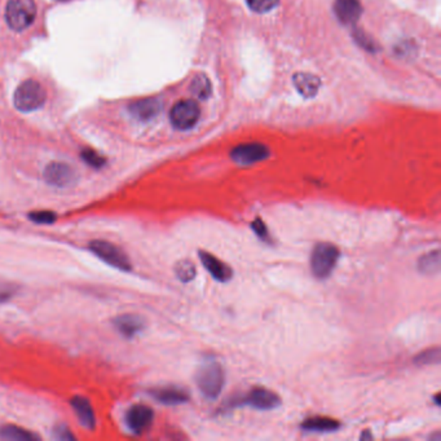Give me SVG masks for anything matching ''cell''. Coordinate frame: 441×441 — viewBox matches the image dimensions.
I'll list each match as a JSON object with an SVG mask.
<instances>
[{
    "mask_svg": "<svg viewBox=\"0 0 441 441\" xmlns=\"http://www.w3.org/2000/svg\"><path fill=\"white\" fill-rule=\"evenodd\" d=\"M440 266V251L439 250L428 252L418 259V271L420 274H427V276L439 274Z\"/></svg>",
    "mask_w": 441,
    "mask_h": 441,
    "instance_id": "19",
    "label": "cell"
},
{
    "mask_svg": "<svg viewBox=\"0 0 441 441\" xmlns=\"http://www.w3.org/2000/svg\"><path fill=\"white\" fill-rule=\"evenodd\" d=\"M231 157L236 163L249 166L266 160L269 157V149L263 144H245L234 147L232 150Z\"/></svg>",
    "mask_w": 441,
    "mask_h": 441,
    "instance_id": "10",
    "label": "cell"
},
{
    "mask_svg": "<svg viewBox=\"0 0 441 441\" xmlns=\"http://www.w3.org/2000/svg\"><path fill=\"white\" fill-rule=\"evenodd\" d=\"M199 259L202 261L206 271L211 274V277L214 280L219 281V282H228L233 277V271H232L231 266L225 264L224 261H222L210 252L201 250L199 251Z\"/></svg>",
    "mask_w": 441,
    "mask_h": 441,
    "instance_id": "11",
    "label": "cell"
},
{
    "mask_svg": "<svg viewBox=\"0 0 441 441\" xmlns=\"http://www.w3.org/2000/svg\"><path fill=\"white\" fill-rule=\"evenodd\" d=\"M36 6L34 0H9L6 9L8 26L14 31H24L34 22Z\"/></svg>",
    "mask_w": 441,
    "mask_h": 441,
    "instance_id": "4",
    "label": "cell"
},
{
    "mask_svg": "<svg viewBox=\"0 0 441 441\" xmlns=\"http://www.w3.org/2000/svg\"><path fill=\"white\" fill-rule=\"evenodd\" d=\"M190 91L193 92V95L198 98H207L211 95V83L210 81L207 79L206 76L203 74H198L194 77V79L192 81L190 84Z\"/></svg>",
    "mask_w": 441,
    "mask_h": 441,
    "instance_id": "21",
    "label": "cell"
},
{
    "mask_svg": "<svg viewBox=\"0 0 441 441\" xmlns=\"http://www.w3.org/2000/svg\"><path fill=\"white\" fill-rule=\"evenodd\" d=\"M44 180L48 182L49 185H53L57 188H66L71 184H74L77 179L76 170L63 163V162H52L44 170Z\"/></svg>",
    "mask_w": 441,
    "mask_h": 441,
    "instance_id": "8",
    "label": "cell"
},
{
    "mask_svg": "<svg viewBox=\"0 0 441 441\" xmlns=\"http://www.w3.org/2000/svg\"><path fill=\"white\" fill-rule=\"evenodd\" d=\"M55 434H56V439L58 440H74L76 437L71 435L69 428L65 427V426H60L55 430Z\"/></svg>",
    "mask_w": 441,
    "mask_h": 441,
    "instance_id": "29",
    "label": "cell"
},
{
    "mask_svg": "<svg viewBox=\"0 0 441 441\" xmlns=\"http://www.w3.org/2000/svg\"><path fill=\"white\" fill-rule=\"evenodd\" d=\"M336 17L343 24L356 22L361 14L360 0H336L334 4Z\"/></svg>",
    "mask_w": 441,
    "mask_h": 441,
    "instance_id": "15",
    "label": "cell"
},
{
    "mask_svg": "<svg viewBox=\"0 0 441 441\" xmlns=\"http://www.w3.org/2000/svg\"><path fill=\"white\" fill-rule=\"evenodd\" d=\"M175 274L182 282H190L196 277V266L190 260H180L175 266Z\"/></svg>",
    "mask_w": 441,
    "mask_h": 441,
    "instance_id": "22",
    "label": "cell"
},
{
    "mask_svg": "<svg viewBox=\"0 0 441 441\" xmlns=\"http://www.w3.org/2000/svg\"><path fill=\"white\" fill-rule=\"evenodd\" d=\"M114 325L120 334L126 338H133L144 329V321L139 316L123 315L114 320Z\"/></svg>",
    "mask_w": 441,
    "mask_h": 441,
    "instance_id": "16",
    "label": "cell"
},
{
    "mask_svg": "<svg viewBox=\"0 0 441 441\" xmlns=\"http://www.w3.org/2000/svg\"><path fill=\"white\" fill-rule=\"evenodd\" d=\"M294 84L304 98H313L320 88V79L312 74L298 73L295 74Z\"/></svg>",
    "mask_w": 441,
    "mask_h": 441,
    "instance_id": "18",
    "label": "cell"
},
{
    "mask_svg": "<svg viewBox=\"0 0 441 441\" xmlns=\"http://www.w3.org/2000/svg\"><path fill=\"white\" fill-rule=\"evenodd\" d=\"M90 250L98 256V259L105 261L106 264L123 272L131 271V261L128 259L126 252L118 246L113 245L108 241L96 239L90 244Z\"/></svg>",
    "mask_w": 441,
    "mask_h": 441,
    "instance_id": "5",
    "label": "cell"
},
{
    "mask_svg": "<svg viewBox=\"0 0 441 441\" xmlns=\"http://www.w3.org/2000/svg\"><path fill=\"white\" fill-rule=\"evenodd\" d=\"M155 420V412L152 408L142 404L133 405L127 410L126 425L135 434L147 431Z\"/></svg>",
    "mask_w": 441,
    "mask_h": 441,
    "instance_id": "9",
    "label": "cell"
},
{
    "mask_svg": "<svg viewBox=\"0 0 441 441\" xmlns=\"http://www.w3.org/2000/svg\"><path fill=\"white\" fill-rule=\"evenodd\" d=\"M82 158H83V161L87 163V165H90L91 167L93 168H100L103 167L104 165H105V160L101 157V155L96 153L95 150H91V149H85L82 152Z\"/></svg>",
    "mask_w": 441,
    "mask_h": 441,
    "instance_id": "26",
    "label": "cell"
},
{
    "mask_svg": "<svg viewBox=\"0 0 441 441\" xmlns=\"http://www.w3.org/2000/svg\"><path fill=\"white\" fill-rule=\"evenodd\" d=\"M71 406L83 427L87 430H93L96 427V417L91 403L88 400L83 396H76L71 399Z\"/></svg>",
    "mask_w": 441,
    "mask_h": 441,
    "instance_id": "13",
    "label": "cell"
},
{
    "mask_svg": "<svg viewBox=\"0 0 441 441\" xmlns=\"http://www.w3.org/2000/svg\"><path fill=\"white\" fill-rule=\"evenodd\" d=\"M47 100V95L41 83L26 81L19 85L14 95V104L20 112L30 113L41 109Z\"/></svg>",
    "mask_w": 441,
    "mask_h": 441,
    "instance_id": "3",
    "label": "cell"
},
{
    "mask_svg": "<svg viewBox=\"0 0 441 441\" xmlns=\"http://www.w3.org/2000/svg\"><path fill=\"white\" fill-rule=\"evenodd\" d=\"M150 395L165 405H179L190 400V393L179 387H162L153 390Z\"/></svg>",
    "mask_w": 441,
    "mask_h": 441,
    "instance_id": "12",
    "label": "cell"
},
{
    "mask_svg": "<svg viewBox=\"0 0 441 441\" xmlns=\"http://www.w3.org/2000/svg\"><path fill=\"white\" fill-rule=\"evenodd\" d=\"M162 103L158 98H144L130 106V113L135 118L140 120H149L155 118L161 112Z\"/></svg>",
    "mask_w": 441,
    "mask_h": 441,
    "instance_id": "14",
    "label": "cell"
},
{
    "mask_svg": "<svg viewBox=\"0 0 441 441\" xmlns=\"http://www.w3.org/2000/svg\"><path fill=\"white\" fill-rule=\"evenodd\" d=\"M237 405H250L259 410H272L281 405L280 396L268 388H252L250 393L239 401H234Z\"/></svg>",
    "mask_w": 441,
    "mask_h": 441,
    "instance_id": "7",
    "label": "cell"
},
{
    "mask_svg": "<svg viewBox=\"0 0 441 441\" xmlns=\"http://www.w3.org/2000/svg\"><path fill=\"white\" fill-rule=\"evenodd\" d=\"M441 352L439 347L430 348V350L423 351L418 356L414 358V364L418 366H426V365H437L440 363Z\"/></svg>",
    "mask_w": 441,
    "mask_h": 441,
    "instance_id": "23",
    "label": "cell"
},
{
    "mask_svg": "<svg viewBox=\"0 0 441 441\" xmlns=\"http://www.w3.org/2000/svg\"><path fill=\"white\" fill-rule=\"evenodd\" d=\"M341 427V423L328 417H312L301 423V428L308 432H334Z\"/></svg>",
    "mask_w": 441,
    "mask_h": 441,
    "instance_id": "17",
    "label": "cell"
},
{
    "mask_svg": "<svg viewBox=\"0 0 441 441\" xmlns=\"http://www.w3.org/2000/svg\"><path fill=\"white\" fill-rule=\"evenodd\" d=\"M247 6L256 14H266L274 9L280 0H246Z\"/></svg>",
    "mask_w": 441,
    "mask_h": 441,
    "instance_id": "24",
    "label": "cell"
},
{
    "mask_svg": "<svg viewBox=\"0 0 441 441\" xmlns=\"http://www.w3.org/2000/svg\"><path fill=\"white\" fill-rule=\"evenodd\" d=\"M14 294V287L9 284H3L0 282V303L1 301H7L11 299Z\"/></svg>",
    "mask_w": 441,
    "mask_h": 441,
    "instance_id": "28",
    "label": "cell"
},
{
    "mask_svg": "<svg viewBox=\"0 0 441 441\" xmlns=\"http://www.w3.org/2000/svg\"><path fill=\"white\" fill-rule=\"evenodd\" d=\"M252 231L256 233V236L260 237L261 239H268L269 237V233H268V229H266V225L264 224V222L260 219V217H256L254 222L251 223Z\"/></svg>",
    "mask_w": 441,
    "mask_h": 441,
    "instance_id": "27",
    "label": "cell"
},
{
    "mask_svg": "<svg viewBox=\"0 0 441 441\" xmlns=\"http://www.w3.org/2000/svg\"><path fill=\"white\" fill-rule=\"evenodd\" d=\"M0 437H3L4 440L14 441L39 440L38 435L33 434L25 428L14 426V425H7L0 428Z\"/></svg>",
    "mask_w": 441,
    "mask_h": 441,
    "instance_id": "20",
    "label": "cell"
},
{
    "mask_svg": "<svg viewBox=\"0 0 441 441\" xmlns=\"http://www.w3.org/2000/svg\"><path fill=\"white\" fill-rule=\"evenodd\" d=\"M28 217L36 224H52L56 222V214L52 211H34Z\"/></svg>",
    "mask_w": 441,
    "mask_h": 441,
    "instance_id": "25",
    "label": "cell"
},
{
    "mask_svg": "<svg viewBox=\"0 0 441 441\" xmlns=\"http://www.w3.org/2000/svg\"><path fill=\"white\" fill-rule=\"evenodd\" d=\"M224 370L217 363L204 364L198 369L196 374V383L207 399H217L224 387Z\"/></svg>",
    "mask_w": 441,
    "mask_h": 441,
    "instance_id": "1",
    "label": "cell"
},
{
    "mask_svg": "<svg viewBox=\"0 0 441 441\" xmlns=\"http://www.w3.org/2000/svg\"><path fill=\"white\" fill-rule=\"evenodd\" d=\"M201 117V109L193 100H182L179 101L170 113V120L172 126L177 130H190L196 126L197 122Z\"/></svg>",
    "mask_w": 441,
    "mask_h": 441,
    "instance_id": "6",
    "label": "cell"
},
{
    "mask_svg": "<svg viewBox=\"0 0 441 441\" xmlns=\"http://www.w3.org/2000/svg\"><path fill=\"white\" fill-rule=\"evenodd\" d=\"M339 259V249L333 244H317L311 255V269L316 279L326 280L336 269Z\"/></svg>",
    "mask_w": 441,
    "mask_h": 441,
    "instance_id": "2",
    "label": "cell"
}]
</instances>
